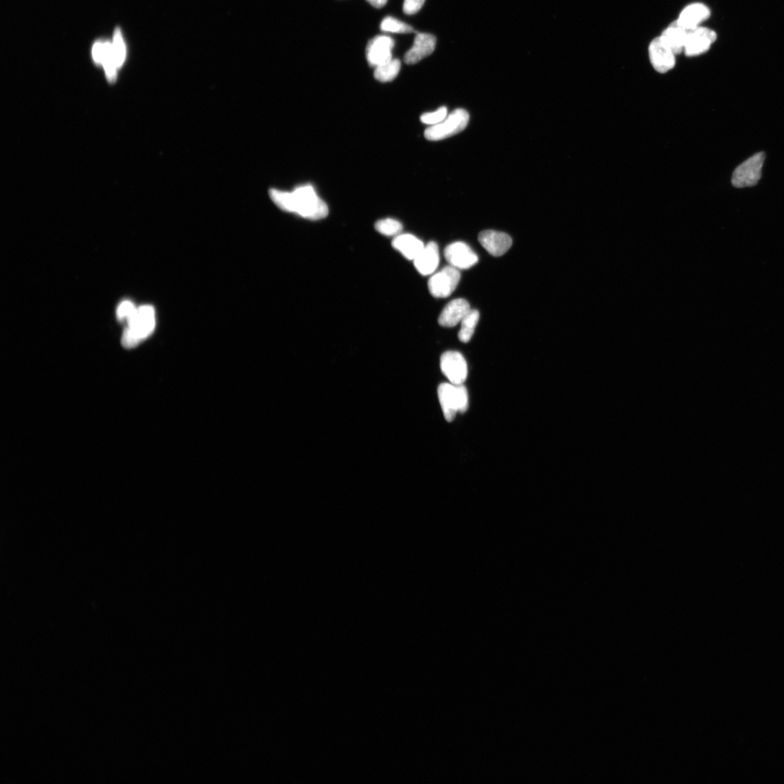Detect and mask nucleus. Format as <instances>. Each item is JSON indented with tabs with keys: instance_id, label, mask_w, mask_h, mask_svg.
Masks as SVG:
<instances>
[{
	"instance_id": "obj_1",
	"label": "nucleus",
	"mask_w": 784,
	"mask_h": 784,
	"mask_svg": "<svg viewBox=\"0 0 784 784\" xmlns=\"http://www.w3.org/2000/svg\"><path fill=\"white\" fill-rule=\"evenodd\" d=\"M270 196L278 207L288 212L296 213L303 218L319 220L327 216V205L316 194L311 185L298 187L293 192L272 189Z\"/></svg>"
},
{
	"instance_id": "obj_2",
	"label": "nucleus",
	"mask_w": 784,
	"mask_h": 784,
	"mask_svg": "<svg viewBox=\"0 0 784 784\" xmlns=\"http://www.w3.org/2000/svg\"><path fill=\"white\" fill-rule=\"evenodd\" d=\"M128 324L122 335V344L126 349H132L154 332L156 327L154 308L150 305L137 308Z\"/></svg>"
},
{
	"instance_id": "obj_3",
	"label": "nucleus",
	"mask_w": 784,
	"mask_h": 784,
	"mask_svg": "<svg viewBox=\"0 0 784 784\" xmlns=\"http://www.w3.org/2000/svg\"><path fill=\"white\" fill-rule=\"evenodd\" d=\"M438 397L447 422H452L457 414L465 413L469 408V395L463 384L444 383L439 386Z\"/></svg>"
},
{
	"instance_id": "obj_4",
	"label": "nucleus",
	"mask_w": 784,
	"mask_h": 784,
	"mask_svg": "<svg viewBox=\"0 0 784 784\" xmlns=\"http://www.w3.org/2000/svg\"><path fill=\"white\" fill-rule=\"evenodd\" d=\"M469 122V113L462 108L454 110L444 121L426 129L425 137L432 141L444 140L464 130Z\"/></svg>"
},
{
	"instance_id": "obj_5",
	"label": "nucleus",
	"mask_w": 784,
	"mask_h": 784,
	"mask_svg": "<svg viewBox=\"0 0 784 784\" xmlns=\"http://www.w3.org/2000/svg\"><path fill=\"white\" fill-rule=\"evenodd\" d=\"M765 159V153L760 152L740 164L733 172V185L738 188L756 185L761 178Z\"/></svg>"
},
{
	"instance_id": "obj_6",
	"label": "nucleus",
	"mask_w": 784,
	"mask_h": 784,
	"mask_svg": "<svg viewBox=\"0 0 784 784\" xmlns=\"http://www.w3.org/2000/svg\"><path fill=\"white\" fill-rule=\"evenodd\" d=\"M461 280L459 269L448 266L434 274L428 283L430 294L436 298H446L457 289Z\"/></svg>"
},
{
	"instance_id": "obj_7",
	"label": "nucleus",
	"mask_w": 784,
	"mask_h": 784,
	"mask_svg": "<svg viewBox=\"0 0 784 784\" xmlns=\"http://www.w3.org/2000/svg\"><path fill=\"white\" fill-rule=\"evenodd\" d=\"M441 372L454 385L463 384L468 376V365L464 357L459 351H448L440 360Z\"/></svg>"
},
{
	"instance_id": "obj_8",
	"label": "nucleus",
	"mask_w": 784,
	"mask_h": 784,
	"mask_svg": "<svg viewBox=\"0 0 784 784\" xmlns=\"http://www.w3.org/2000/svg\"><path fill=\"white\" fill-rule=\"evenodd\" d=\"M716 32L700 27L689 32L684 53L687 57H697L709 51L717 41Z\"/></svg>"
},
{
	"instance_id": "obj_9",
	"label": "nucleus",
	"mask_w": 784,
	"mask_h": 784,
	"mask_svg": "<svg viewBox=\"0 0 784 784\" xmlns=\"http://www.w3.org/2000/svg\"><path fill=\"white\" fill-rule=\"evenodd\" d=\"M649 55L654 70L660 73L671 71L676 63V55L661 36L655 38L649 47Z\"/></svg>"
},
{
	"instance_id": "obj_10",
	"label": "nucleus",
	"mask_w": 784,
	"mask_h": 784,
	"mask_svg": "<svg viewBox=\"0 0 784 784\" xmlns=\"http://www.w3.org/2000/svg\"><path fill=\"white\" fill-rule=\"evenodd\" d=\"M446 260L459 270L470 269L478 262V256L472 248L463 242H454L448 246L444 251Z\"/></svg>"
},
{
	"instance_id": "obj_11",
	"label": "nucleus",
	"mask_w": 784,
	"mask_h": 784,
	"mask_svg": "<svg viewBox=\"0 0 784 784\" xmlns=\"http://www.w3.org/2000/svg\"><path fill=\"white\" fill-rule=\"evenodd\" d=\"M394 46V41L389 36H378L373 38L366 48L367 60L369 65L376 68L392 60L391 49Z\"/></svg>"
},
{
	"instance_id": "obj_12",
	"label": "nucleus",
	"mask_w": 784,
	"mask_h": 784,
	"mask_svg": "<svg viewBox=\"0 0 784 784\" xmlns=\"http://www.w3.org/2000/svg\"><path fill=\"white\" fill-rule=\"evenodd\" d=\"M479 242L492 256L500 257L512 246V239L507 233L485 231L479 233Z\"/></svg>"
},
{
	"instance_id": "obj_13",
	"label": "nucleus",
	"mask_w": 784,
	"mask_h": 784,
	"mask_svg": "<svg viewBox=\"0 0 784 784\" xmlns=\"http://www.w3.org/2000/svg\"><path fill=\"white\" fill-rule=\"evenodd\" d=\"M436 37L431 34L419 33L416 35L413 47L404 55V60L408 65H415L433 54L436 47Z\"/></svg>"
},
{
	"instance_id": "obj_14",
	"label": "nucleus",
	"mask_w": 784,
	"mask_h": 784,
	"mask_svg": "<svg viewBox=\"0 0 784 784\" xmlns=\"http://www.w3.org/2000/svg\"><path fill=\"white\" fill-rule=\"evenodd\" d=\"M711 11L706 5L700 3H692L682 10L677 22L688 31L702 27V24L709 19Z\"/></svg>"
},
{
	"instance_id": "obj_15",
	"label": "nucleus",
	"mask_w": 784,
	"mask_h": 784,
	"mask_svg": "<svg viewBox=\"0 0 784 784\" xmlns=\"http://www.w3.org/2000/svg\"><path fill=\"white\" fill-rule=\"evenodd\" d=\"M471 310L470 303L464 299L451 301L441 312L438 322L441 326L452 327L457 325Z\"/></svg>"
},
{
	"instance_id": "obj_16",
	"label": "nucleus",
	"mask_w": 784,
	"mask_h": 784,
	"mask_svg": "<svg viewBox=\"0 0 784 784\" xmlns=\"http://www.w3.org/2000/svg\"><path fill=\"white\" fill-rule=\"evenodd\" d=\"M413 262L416 270L422 275L427 276L433 274L439 264L438 245L435 242H429Z\"/></svg>"
},
{
	"instance_id": "obj_17",
	"label": "nucleus",
	"mask_w": 784,
	"mask_h": 784,
	"mask_svg": "<svg viewBox=\"0 0 784 784\" xmlns=\"http://www.w3.org/2000/svg\"><path fill=\"white\" fill-rule=\"evenodd\" d=\"M392 246L409 260L418 257L425 245L418 238L411 234H400L392 241Z\"/></svg>"
},
{
	"instance_id": "obj_18",
	"label": "nucleus",
	"mask_w": 784,
	"mask_h": 784,
	"mask_svg": "<svg viewBox=\"0 0 784 784\" xmlns=\"http://www.w3.org/2000/svg\"><path fill=\"white\" fill-rule=\"evenodd\" d=\"M688 30L682 27L675 21L660 35L665 43L673 50L676 55L684 53L689 34Z\"/></svg>"
},
{
	"instance_id": "obj_19",
	"label": "nucleus",
	"mask_w": 784,
	"mask_h": 784,
	"mask_svg": "<svg viewBox=\"0 0 784 784\" xmlns=\"http://www.w3.org/2000/svg\"><path fill=\"white\" fill-rule=\"evenodd\" d=\"M479 321V312L478 310H471L465 315V317L461 322V327L459 334V338L462 343H469L472 339Z\"/></svg>"
},
{
	"instance_id": "obj_20",
	"label": "nucleus",
	"mask_w": 784,
	"mask_h": 784,
	"mask_svg": "<svg viewBox=\"0 0 784 784\" xmlns=\"http://www.w3.org/2000/svg\"><path fill=\"white\" fill-rule=\"evenodd\" d=\"M401 68V62L397 59H392L381 66L376 68L375 78L382 82H391L395 80Z\"/></svg>"
},
{
	"instance_id": "obj_21",
	"label": "nucleus",
	"mask_w": 784,
	"mask_h": 784,
	"mask_svg": "<svg viewBox=\"0 0 784 784\" xmlns=\"http://www.w3.org/2000/svg\"><path fill=\"white\" fill-rule=\"evenodd\" d=\"M376 230L386 236H397L402 231V224L397 220L391 218L378 221L375 224Z\"/></svg>"
},
{
	"instance_id": "obj_22",
	"label": "nucleus",
	"mask_w": 784,
	"mask_h": 784,
	"mask_svg": "<svg viewBox=\"0 0 784 784\" xmlns=\"http://www.w3.org/2000/svg\"><path fill=\"white\" fill-rule=\"evenodd\" d=\"M381 30L384 32L400 34L415 32L414 29L410 25L391 17H387L383 20L381 23Z\"/></svg>"
},
{
	"instance_id": "obj_23",
	"label": "nucleus",
	"mask_w": 784,
	"mask_h": 784,
	"mask_svg": "<svg viewBox=\"0 0 784 784\" xmlns=\"http://www.w3.org/2000/svg\"><path fill=\"white\" fill-rule=\"evenodd\" d=\"M113 54L115 56L116 65L118 69L122 66L125 59L126 50L125 45L123 41L122 32L119 29H117L113 36V43L112 45Z\"/></svg>"
},
{
	"instance_id": "obj_24",
	"label": "nucleus",
	"mask_w": 784,
	"mask_h": 784,
	"mask_svg": "<svg viewBox=\"0 0 784 784\" xmlns=\"http://www.w3.org/2000/svg\"><path fill=\"white\" fill-rule=\"evenodd\" d=\"M447 117L448 108L443 106L439 108L435 112L424 113V115L421 117V120L424 124L434 126L444 121Z\"/></svg>"
},
{
	"instance_id": "obj_25",
	"label": "nucleus",
	"mask_w": 784,
	"mask_h": 784,
	"mask_svg": "<svg viewBox=\"0 0 784 784\" xmlns=\"http://www.w3.org/2000/svg\"><path fill=\"white\" fill-rule=\"evenodd\" d=\"M134 303L130 301H122L117 309V317L119 321H128L136 310Z\"/></svg>"
},
{
	"instance_id": "obj_26",
	"label": "nucleus",
	"mask_w": 784,
	"mask_h": 784,
	"mask_svg": "<svg viewBox=\"0 0 784 784\" xmlns=\"http://www.w3.org/2000/svg\"><path fill=\"white\" fill-rule=\"evenodd\" d=\"M426 0H404L403 11L407 15L417 14L423 7Z\"/></svg>"
},
{
	"instance_id": "obj_27",
	"label": "nucleus",
	"mask_w": 784,
	"mask_h": 784,
	"mask_svg": "<svg viewBox=\"0 0 784 784\" xmlns=\"http://www.w3.org/2000/svg\"><path fill=\"white\" fill-rule=\"evenodd\" d=\"M105 42H97L93 49V56L97 65H102L104 55Z\"/></svg>"
},
{
	"instance_id": "obj_28",
	"label": "nucleus",
	"mask_w": 784,
	"mask_h": 784,
	"mask_svg": "<svg viewBox=\"0 0 784 784\" xmlns=\"http://www.w3.org/2000/svg\"><path fill=\"white\" fill-rule=\"evenodd\" d=\"M367 1L376 8H383L387 3V0H367Z\"/></svg>"
}]
</instances>
